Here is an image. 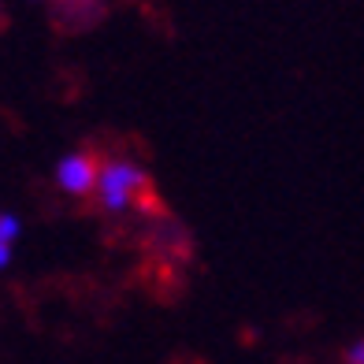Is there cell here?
I'll list each match as a JSON object with an SVG mask.
<instances>
[{"label":"cell","mask_w":364,"mask_h":364,"mask_svg":"<svg viewBox=\"0 0 364 364\" xmlns=\"http://www.w3.org/2000/svg\"><path fill=\"white\" fill-rule=\"evenodd\" d=\"M149 193V175L127 156H112L101 164V182H97V205L108 216H123L141 205V197Z\"/></svg>","instance_id":"cell-1"},{"label":"cell","mask_w":364,"mask_h":364,"mask_svg":"<svg viewBox=\"0 0 364 364\" xmlns=\"http://www.w3.org/2000/svg\"><path fill=\"white\" fill-rule=\"evenodd\" d=\"M101 164L93 153H86V149H75V153H63L56 160L53 168V182L60 193L68 197H90L97 193V182H101Z\"/></svg>","instance_id":"cell-2"},{"label":"cell","mask_w":364,"mask_h":364,"mask_svg":"<svg viewBox=\"0 0 364 364\" xmlns=\"http://www.w3.org/2000/svg\"><path fill=\"white\" fill-rule=\"evenodd\" d=\"M342 364H364V338H357V342H350V346H346Z\"/></svg>","instance_id":"cell-4"},{"label":"cell","mask_w":364,"mask_h":364,"mask_svg":"<svg viewBox=\"0 0 364 364\" xmlns=\"http://www.w3.org/2000/svg\"><path fill=\"white\" fill-rule=\"evenodd\" d=\"M19 238H23V220L15 216V212H0V268L11 264Z\"/></svg>","instance_id":"cell-3"}]
</instances>
